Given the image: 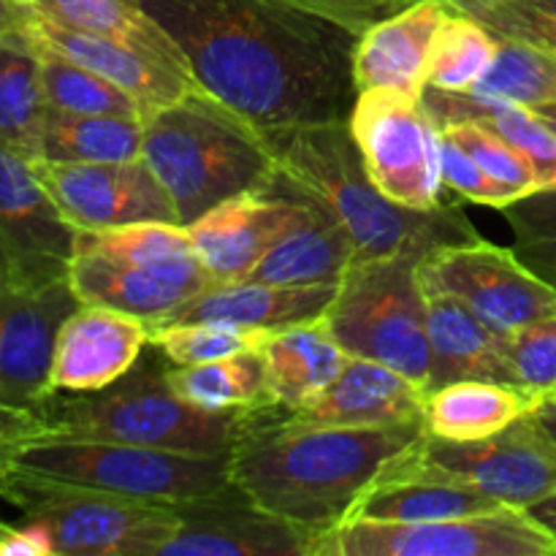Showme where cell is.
<instances>
[{"label":"cell","mask_w":556,"mask_h":556,"mask_svg":"<svg viewBox=\"0 0 556 556\" xmlns=\"http://www.w3.org/2000/svg\"><path fill=\"white\" fill-rule=\"evenodd\" d=\"M416 0H144L195 81L266 134L348 119L364 33Z\"/></svg>","instance_id":"6da1fadb"},{"label":"cell","mask_w":556,"mask_h":556,"mask_svg":"<svg viewBox=\"0 0 556 556\" xmlns=\"http://www.w3.org/2000/svg\"><path fill=\"white\" fill-rule=\"evenodd\" d=\"M424 434V421L331 427L299 421L277 405L253 407L231 445V481L266 514L326 538Z\"/></svg>","instance_id":"7a4b0ae2"},{"label":"cell","mask_w":556,"mask_h":556,"mask_svg":"<svg viewBox=\"0 0 556 556\" xmlns=\"http://www.w3.org/2000/svg\"><path fill=\"white\" fill-rule=\"evenodd\" d=\"M269 136L277 150V174L266 193L313 201L331 212L351 237L356 261L389 255H416L424 261L451 244L481 239L459 206L413 210L380 193L364 168L348 119Z\"/></svg>","instance_id":"3957f363"},{"label":"cell","mask_w":556,"mask_h":556,"mask_svg":"<svg viewBox=\"0 0 556 556\" xmlns=\"http://www.w3.org/2000/svg\"><path fill=\"white\" fill-rule=\"evenodd\" d=\"M141 161L172 195L182 226L233 195L266 193L277 174L271 136L204 87L144 117Z\"/></svg>","instance_id":"277c9868"},{"label":"cell","mask_w":556,"mask_h":556,"mask_svg":"<svg viewBox=\"0 0 556 556\" xmlns=\"http://www.w3.org/2000/svg\"><path fill=\"white\" fill-rule=\"evenodd\" d=\"M174 364L147 345L139 362L109 383L85 394L49 396L41 405L54 434L114 440L144 448L188 451V454H226L237 440L244 410L206 413L174 394L168 369Z\"/></svg>","instance_id":"5b68a950"},{"label":"cell","mask_w":556,"mask_h":556,"mask_svg":"<svg viewBox=\"0 0 556 556\" xmlns=\"http://www.w3.org/2000/svg\"><path fill=\"white\" fill-rule=\"evenodd\" d=\"M9 465L47 481L161 505L212 497L233 486L231 451L188 454L54 432L22 445Z\"/></svg>","instance_id":"8992f818"},{"label":"cell","mask_w":556,"mask_h":556,"mask_svg":"<svg viewBox=\"0 0 556 556\" xmlns=\"http://www.w3.org/2000/svg\"><path fill=\"white\" fill-rule=\"evenodd\" d=\"M418 266L416 255L356 261L342 275L324 320L351 356L386 364L429 391L432 348Z\"/></svg>","instance_id":"52a82bcc"},{"label":"cell","mask_w":556,"mask_h":556,"mask_svg":"<svg viewBox=\"0 0 556 556\" xmlns=\"http://www.w3.org/2000/svg\"><path fill=\"white\" fill-rule=\"evenodd\" d=\"M0 497L43 527L54 556H161L177 532L174 505L144 503L0 467Z\"/></svg>","instance_id":"ba28073f"},{"label":"cell","mask_w":556,"mask_h":556,"mask_svg":"<svg viewBox=\"0 0 556 556\" xmlns=\"http://www.w3.org/2000/svg\"><path fill=\"white\" fill-rule=\"evenodd\" d=\"M396 465L465 483L510 508H527L556 492V443L532 413L492 438L470 443L427 432L400 454Z\"/></svg>","instance_id":"9c48e42d"},{"label":"cell","mask_w":556,"mask_h":556,"mask_svg":"<svg viewBox=\"0 0 556 556\" xmlns=\"http://www.w3.org/2000/svg\"><path fill=\"white\" fill-rule=\"evenodd\" d=\"M364 168L380 193L413 210L440 204V125L424 101L394 87H369L348 117Z\"/></svg>","instance_id":"30bf717a"},{"label":"cell","mask_w":556,"mask_h":556,"mask_svg":"<svg viewBox=\"0 0 556 556\" xmlns=\"http://www.w3.org/2000/svg\"><path fill=\"white\" fill-rule=\"evenodd\" d=\"M318 556H556L546 530L525 508L438 521H345Z\"/></svg>","instance_id":"8fae6325"},{"label":"cell","mask_w":556,"mask_h":556,"mask_svg":"<svg viewBox=\"0 0 556 556\" xmlns=\"http://www.w3.org/2000/svg\"><path fill=\"white\" fill-rule=\"evenodd\" d=\"M424 291L448 293L497 334L556 313V291L532 275L514 248L476 239L427 255L418 266Z\"/></svg>","instance_id":"7c38bea8"},{"label":"cell","mask_w":556,"mask_h":556,"mask_svg":"<svg viewBox=\"0 0 556 556\" xmlns=\"http://www.w3.org/2000/svg\"><path fill=\"white\" fill-rule=\"evenodd\" d=\"M74 239L33 161L0 144V280L25 291L65 282Z\"/></svg>","instance_id":"4fadbf2b"},{"label":"cell","mask_w":556,"mask_h":556,"mask_svg":"<svg viewBox=\"0 0 556 556\" xmlns=\"http://www.w3.org/2000/svg\"><path fill=\"white\" fill-rule=\"evenodd\" d=\"M33 166L74 231H103L130 223H179L172 195L144 161H36Z\"/></svg>","instance_id":"5bb4252c"},{"label":"cell","mask_w":556,"mask_h":556,"mask_svg":"<svg viewBox=\"0 0 556 556\" xmlns=\"http://www.w3.org/2000/svg\"><path fill=\"white\" fill-rule=\"evenodd\" d=\"M174 510L179 527L161 556H318L324 541L266 514L237 486Z\"/></svg>","instance_id":"9a60e30c"},{"label":"cell","mask_w":556,"mask_h":556,"mask_svg":"<svg viewBox=\"0 0 556 556\" xmlns=\"http://www.w3.org/2000/svg\"><path fill=\"white\" fill-rule=\"evenodd\" d=\"M79 307L71 282L25 291L0 280V402L41 410L54 394L49 386L52 353L63 320Z\"/></svg>","instance_id":"2e32d148"},{"label":"cell","mask_w":556,"mask_h":556,"mask_svg":"<svg viewBox=\"0 0 556 556\" xmlns=\"http://www.w3.org/2000/svg\"><path fill=\"white\" fill-rule=\"evenodd\" d=\"M27 27L38 43L96 71L98 76L128 92L141 106L144 117L168 106V103H177L179 98L201 87L188 65L174 63V60L147 52L136 43L119 41V38L58 25V22L38 14L36 9L27 20Z\"/></svg>","instance_id":"e0dca14e"},{"label":"cell","mask_w":556,"mask_h":556,"mask_svg":"<svg viewBox=\"0 0 556 556\" xmlns=\"http://www.w3.org/2000/svg\"><path fill=\"white\" fill-rule=\"evenodd\" d=\"M150 324L136 315L98 304H79L63 320L54 340L49 386L54 394L106 389L139 362L150 345Z\"/></svg>","instance_id":"ac0fdd59"},{"label":"cell","mask_w":556,"mask_h":556,"mask_svg":"<svg viewBox=\"0 0 556 556\" xmlns=\"http://www.w3.org/2000/svg\"><path fill=\"white\" fill-rule=\"evenodd\" d=\"M68 282L79 304L112 307L155 326L215 280L199 258L168 266H134L74 250Z\"/></svg>","instance_id":"d6986e66"},{"label":"cell","mask_w":556,"mask_h":556,"mask_svg":"<svg viewBox=\"0 0 556 556\" xmlns=\"http://www.w3.org/2000/svg\"><path fill=\"white\" fill-rule=\"evenodd\" d=\"M296 206L291 195L261 190L220 201L188 226L201 266L215 282L244 280Z\"/></svg>","instance_id":"ffe728a7"},{"label":"cell","mask_w":556,"mask_h":556,"mask_svg":"<svg viewBox=\"0 0 556 556\" xmlns=\"http://www.w3.org/2000/svg\"><path fill=\"white\" fill-rule=\"evenodd\" d=\"M340 282H315V286H277L264 280H223L174 309L155 326L174 324H231L244 329L277 331L304 320L324 318ZM150 326V329H155Z\"/></svg>","instance_id":"44dd1931"},{"label":"cell","mask_w":556,"mask_h":556,"mask_svg":"<svg viewBox=\"0 0 556 556\" xmlns=\"http://www.w3.org/2000/svg\"><path fill=\"white\" fill-rule=\"evenodd\" d=\"M424 402L427 391L407 375L372 358L351 356L334 383L291 416L331 427H389L424 421Z\"/></svg>","instance_id":"7402d4cb"},{"label":"cell","mask_w":556,"mask_h":556,"mask_svg":"<svg viewBox=\"0 0 556 556\" xmlns=\"http://www.w3.org/2000/svg\"><path fill=\"white\" fill-rule=\"evenodd\" d=\"M448 16L443 0H416L364 33L353 60L356 90L394 87L421 98L434 36Z\"/></svg>","instance_id":"603a6c76"},{"label":"cell","mask_w":556,"mask_h":556,"mask_svg":"<svg viewBox=\"0 0 556 556\" xmlns=\"http://www.w3.org/2000/svg\"><path fill=\"white\" fill-rule=\"evenodd\" d=\"M293 201L299 204L296 212L248 277L277 286L340 282L348 266L356 261L351 237L324 206L304 199Z\"/></svg>","instance_id":"cb8c5ba5"},{"label":"cell","mask_w":556,"mask_h":556,"mask_svg":"<svg viewBox=\"0 0 556 556\" xmlns=\"http://www.w3.org/2000/svg\"><path fill=\"white\" fill-rule=\"evenodd\" d=\"M258 351L264 356L266 394L288 413L318 400L351 358L324 318L269 331Z\"/></svg>","instance_id":"d4e9b609"},{"label":"cell","mask_w":556,"mask_h":556,"mask_svg":"<svg viewBox=\"0 0 556 556\" xmlns=\"http://www.w3.org/2000/svg\"><path fill=\"white\" fill-rule=\"evenodd\" d=\"M427 313L432 348L429 391L456 380H492L519 389L505 356L503 334L489 329L459 299L427 291Z\"/></svg>","instance_id":"484cf974"},{"label":"cell","mask_w":556,"mask_h":556,"mask_svg":"<svg viewBox=\"0 0 556 556\" xmlns=\"http://www.w3.org/2000/svg\"><path fill=\"white\" fill-rule=\"evenodd\" d=\"M396 459L369 486V492L364 494L362 503L356 505V510H353L348 521H438L456 519V516L486 514V510L503 505L497 500L486 497L483 492H478V489L465 486V483L405 470V467L396 465Z\"/></svg>","instance_id":"4316f807"},{"label":"cell","mask_w":556,"mask_h":556,"mask_svg":"<svg viewBox=\"0 0 556 556\" xmlns=\"http://www.w3.org/2000/svg\"><path fill=\"white\" fill-rule=\"evenodd\" d=\"M535 405L538 400L514 386L492 380H456L429 391L424 402V424L434 438L470 443L503 432L505 427L532 413Z\"/></svg>","instance_id":"83f0119b"},{"label":"cell","mask_w":556,"mask_h":556,"mask_svg":"<svg viewBox=\"0 0 556 556\" xmlns=\"http://www.w3.org/2000/svg\"><path fill=\"white\" fill-rule=\"evenodd\" d=\"M41 52L27 25L0 38V144L36 163L47 119Z\"/></svg>","instance_id":"f1b7e54d"},{"label":"cell","mask_w":556,"mask_h":556,"mask_svg":"<svg viewBox=\"0 0 556 556\" xmlns=\"http://www.w3.org/2000/svg\"><path fill=\"white\" fill-rule=\"evenodd\" d=\"M141 147H144V119L47 109L38 161L128 163L141 161Z\"/></svg>","instance_id":"f546056e"},{"label":"cell","mask_w":556,"mask_h":556,"mask_svg":"<svg viewBox=\"0 0 556 556\" xmlns=\"http://www.w3.org/2000/svg\"><path fill=\"white\" fill-rule=\"evenodd\" d=\"M168 383L179 400L206 413L253 410V407L275 405L266 394L264 356L258 348L217 358V362L172 367Z\"/></svg>","instance_id":"4dcf8cb0"},{"label":"cell","mask_w":556,"mask_h":556,"mask_svg":"<svg viewBox=\"0 0 556 556\" xmlns=\"http://www.w3.org/2000/svg\"><path fill=\"white\" fill-rule=\"evenodd\" d=\"M30 5L58 25L119 38L174 63L188 65L174 38L144 9V0H30Z\"/></svg>","instance_id":"1f68e13d"},{"label":"cell","mask_w":556,"mask_h":556,"mask_svg":"<svg viewBox=\"0 0 556 556\" xmlns=\"http://www.w3.org/2000/svg\"><path fill=\"white\" fill-rule=\"evenodd\" d=\"M500 38L462 11H451L434 36L427 63V85L440 90H470L497 58Z\"/></svg>","instance_id":"d6a6232c"},{"label":"cell","mask_w":556,"mask_h":556,"mask_svg":"<svg viewBox=\"0 0 556 556\" xmlns=\"http://www.w3.org/2000/svg\"><path fill=\"white\" fill-rule=\"evenodd\" d=\"M74 250L134 266H168L199 258L182 223H130L103 231H76Z\"/></svg>","instance_id":"836d02e7"},{"label":"cell","mask_w":556,"mask_h":556,"mask_svg":"<svg viewBox=\"0 0 556 556\" xmlns=\"http://www.w3.org/2000/svg\"><path fill=\"white\" fill-rule=\"evenodd\" d=\"M38 52H41V85L49 109L68 114H117V117L144 119L139 103L96 71L52 52L43 43H38Z\"/></svg>","instance_id":"e575fe53"},{"label":"cell","mask_w":556,"mask_h":556,"mask_svg":"<svg viewBox=\"0 0 556 556\" xmlns=\"http://www.w3.org/2000/svg\"><path fill=\"white\" fill-rule=\"evenodd\" d=\"M470 90L525 106L556 101V54L521 41H500L492 68Z\"/></svg>","instance_id":"d590c367"},{"label":"cell","mask_w":556,"mask_h":556,"mask_svg":"<svg viewBox=\"0 0 556 556\" xmlns=\"http://www.w3.org/2000/svg\"><path fill=\"white\" fill-rule=\"evenodd\" d=\"M514 231L521 264L556 291V188L535 190L500 210Z\"/></svg>","instance_id":"8d00e7d4"},{"label":"cell","mask_w":556,"mask_h":556,"mask_svg":"<svg viewBox=\"0 0 556 556\" xmlns=\"http://www.w3.org/2000/svg\"><path fill=\"white\" fill-rule=\"evenodd\" d=\"M472 16L500 41H521L556 54V0H443Z\"/></svg>","instance_id":"74e56055"},{"label":"cell","mask_w":556,"mask_h":556,"mask_svg":"<svg viewBox=\"0 0 556 556\" xmlns=\"http://www.w3.org/2000/svg\"><path fill=\"white\" fill-rule=\"evenodd\" d=\"M266 334L269 331L206 320V324L155 326L150 342L174 367H188V364L217 362V358L253 351V348H258L264 342Z\"/></svg>","instance_id":"f35d334b"},{"label":"cell","mask_w":556,"mask_h":556,"mask_svg":"<svg viewBox=\"0 0 556 556\" xmlns=\"http://www.w3.org/2000/svg\"><path fill=\"white\" fill-rule=\"evenodd\" d=\"M443 136L454 139L489 177L494 179L497 185H503L505 193L510 199H521V195L535 193L538 188V177L532 163L516 150L514 144L503 139L500 134H494L492 128L481 123H456V125H445Z\"/></svg>","instance_id":"ab89813d"},{"label":"cell","mask_w":556,"mask_h":556,"mask_svg":"<svg viewBox=\"0 0 556 556\" xmlns=\"http://www.w3.org/2000/svg\"><path fill=\"white\" fill-rule=\"evenodd\" d=\"M516 386L532 400L556 394V313L503 334Z\"/></svg>","instance_id":"60d3db41"},{"label":"cell","mask_w":556,"mask_h":556,"mask_svg":"<svg viewBox=\"0 0 556 556\" xmlns=\"http://www.w3.org/2000/svg\"><path fill=\"white\" fill-rule=\"evenodd\" d=\"M443 136V130H440ZM440 174H443V185L459 193L462 199L472 201V204L492 206V210H503L510 204V195L505 193L503 185L494 182L454 139L443 136L440 141Z\"/></svg>","instance_id":"b9f144b4"},{"label":"cell","mask_w":556,"mask_h":556,"mask_svg":"<svg viewBox=\"0 0 556 556\" xmlns=\"http://www.w3.org/2000/svg\"><path fill=\"white\" fill-rule=\"evenodd\" d=\"M52 432L47 418L30 407H14L0 402V467L9 465L11 456L30 440Z\"/></svg>","instance_id":"7bdbcfd3"},{"label":"cell","mask_w":556,"mask_h":556,"mask_svg":"<svg viewBox=\"0 0 556 556\" xmlns=\"http://www.w3.org/2000/svg\"><path fill=\"white\" fill-rule=\"evenodd\" d=\"M0 556H54V548L43 527L25 521L22 527L5 525L0 532Z\"/></svg>","instance_id":"ee69618b"},{"label":"cell","mask_w":556,"mask_h":556,"mask_svg":"<svg viewBox=\"0 0 556 556\" xmlns=\"http://www.w3.org/2000/svg\"><path fill=\"white\" fill-rule=\"evenodd\" d=\"M30 14V3H22V0H0V38H3L5 33L16 30V27L27 25Z\"/></svg>","instance_id":"f6af8a7d"},{"label":"cell","mask_w":556,"mask_h":556,"mask_svg":"<svg viewBox=\"0 0 556 556\" xmlns=\"http://www.w3.org/2000/svg\"><path fill=\"white\" fill-rule=\"evenodd\" d=\"M525 510L538 521V525L543 527V530L548 532V535H552V541L556 546V492L546 494V497H541L538 503L527 505Z\"/></svg>","instance_id":"bcb514c9"},{"label":"cell","mask_w":556,"mask_h":556,"mask_svg":"<svg viewBox=\"0 0 556 556\" xmlns=\"http://www.w3.org/2000/svg\"><path fill=\"white\" fill-rule=\"evenodd\" d=\"M532 416H535V421L552 434L556 443V394H548L543 396V400H538V405L532 407Z\"/></svg>","instance_id":"7dc6e473"},{"label":"cell","mask_w":556,"mask_h":556,"mask_svg":"<svg viewBox=\"0 0 556 556\" xmlns=\"http://www.w3.org/2000/svg\"><path fill=\"white\" fill-rule=\"evenodd\" d=\"M532 112L538 114V117L543 119V123L548 125V128L556 134V101H546V103H538V106H530Z\"/></svg>","instance_id":"c3c4849f"},{"label":"cell","mask_w":556,"mask_h":556,"mask_svg":"<svg viewBox=\"0 0 556 556\" xmlns=\"http://www.w3.org/2000/svg\"><path fill=\"white\" fill-rule=\"evenodd\" d=\"M5 530V521H3V525H0V532H3Z\"/></svg>","instance_id":"681fc988"},{"label":"cell","mask_w":556,"mask_h":556,"mask_svg":"<svg viewBox=\"0 0 556 556\" xmlns=\"http://www.w3.org/2000/svg\"><path fill=\"white\" fill-rule=\"evenodd\" d=\"M22 3H30V0H22Z\"/></svg>","instance_id":"f907efd6"},{"label":"cell","mask_w":556,"mask_h":556,"mask_svg":"<svg viewBox=\"0 0 556 556\" xmlns=\"http://www.w3.org/2000/svg\"><path fill=\"white\" fill-rule=\"evenodd\" d=\"M0 525H3V521H0Z\"/></svg>","instance_id":"816d5d0a"}]
</instances>
